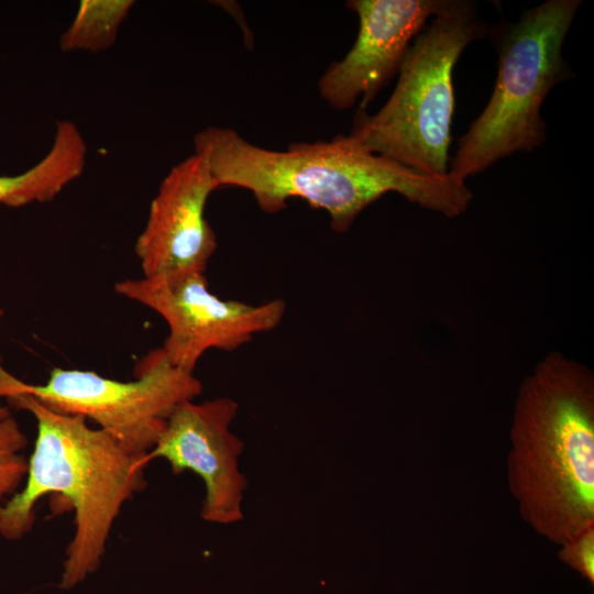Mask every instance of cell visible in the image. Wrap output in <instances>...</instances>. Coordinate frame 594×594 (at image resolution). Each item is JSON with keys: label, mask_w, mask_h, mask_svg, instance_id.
<instances>
[{"label": "cell", "mask_w": 594, "mask_h": 594, "mask_svg": "<svg viewBox=\"0 0 594 594\" xmlns=\"http://www.w3.org/2000/svg\"><path fill=\"white\" fill-rule=\"evenodd\" d=\"M581 3L547 0L517 22L490 28L498 54L496 82L487 105L459 139L450 173L465 180L506 156L543 144L541 106L554 86L572 76L562 51Z\"/></svg>", "instance_id": "4"}, {"label": "cell", "mask_w": 594, "mask_h": 594, "mask_svg": "<svg viewBox=\"0 0 594 594\" xmlns=\"http://www.w3.org/2000/svg\"><path fill=\"white\" fill-rule=\"evenodd\" d=\"M134 376L122 382L94 371L55 367L44 384H29L8 372L0 359V398L30 395L56 413L95 421L131 453L145 455L173 411L196 399L202 384L194 373L172 365L161 348L139 361Z\"/></svg>", "instance_id": "6"}, {"label": "cell", "mask_w": 594, "mask_h": 594, "mask_svg": "<svg viewBox=\"0 0 594 594\" xmlns=\"http://www.w3.org/2000/svg\"><path fill=\"white\" fill-rule=\"evenodd\" d=\"M194 147L208 163L218 188L249 190L267 213L285 209L289 199H302L324 210L331 228L340 233L387 193L449 218L464 212L472 200L459 176L406 167L370 152L350 135L275 151L250 143L233 129L208 127L194 136Z\"/></svg>", "instance_id": "1"}, {"label": "cell", "mask_w": 594, "mask_h": 594, "mask_svg": "<svg viewBox=\"0 0 594 594\" xmlns=\"http://www.w3.org/2000/svg\"><path fill=\"white\" fill-rule=\"evenodd\" d=\"M28 438L9 409L0 405V501L14 494L24 482L28 461L21 451Z\"/></svg>", "instance_id": "13"}, {"label": "cell", "mask_w": 594, "mask_h": 594, "mask_svg": "<svg viewBox=\"0 0 594 594\" xmlns=\"http://www.w3.org/2000/svg\"><path fill=\"white\" fill-rule=\"evenodd\" d=\"M133 4L132 0H81L74 20L61 36L62 51L108 50Z\"/></svg>", "instance_id": "12"}, {"label": "cell", "mask_w": 594, "mask_h": 594, "mask_svg": "<svg viewBox=\"0 0 594 594\" xmlns=\"http://www.w3.org/2000/svg\"><path fill=\"white\" fill-rule=\"evenodd\" d=\"M3 316V310L0 308V319L2 318Z\"/></svg>", "instance_id": "15"}, {"label": "cell", "mask_w": 594, "mask_h": 594, "mask_svg": "<svg viewBox=\"0 0 594 594\" xmlns=\"http://www.w3.org/2000/svg\"><path fill=\"white\" fill-rule=\"evenodd\" d=\"M114 290L166 321L168 334L161 349L172 365L189 373L207 351L237 350L275 329L286 311L279 298L258 305L221 299L201 272L124 278Z\"/></svg>", "instance_id": "7"}, {"label": "cell", "mask_w": 594, "mask_h": 594, "mask_svg": "<svg viewBox=\"0 0 594 594\" xmlns=\"http://www.w3.org/2000/svg\"><path fill=\"white\" fill-rule=\"evenodd\" d=\"M448 0H350L346 7L359 19L353 46L331 64L318 82L321 97L337 110L360 99L358 111L398 74L414 38Z\"/></svg>", "instance_id": "9"}, {"label": "cell", "mask_w": 594, "mask_h": 594, "mask_svg": "<svg viewBox=\"0 0 594 594\" xmlns=\"http://www.w3.org/2000/svg\"><path fill=\"white\" fill-rule=\"evenodd\" d=\"M509 491L522 519L563 546L594 528V376L552 352L522 381L509 432Z\"/></svg>", "instance_id": "2"}, {"label": "cell", "mask_w": 594, "mask_h": 594, "mask_svg": "<svg viewBox=\"0 0 594 594\" xmlns=\"http://www.w3.org/2000/svg\"><path fill=\"white\" fill-rule=\"evenodd\" d=\"M218 185L206 160L194 153L174 165L150 205L135 241L143 276L172 272L205 273L217 238L205 210Z\"/></svg>", "instance_id": "10"}, {"label": "cell", "mask_w": 594, "mask_h": 594, "mask_svg": "<svg viewBox=\"0 0 594 594\" xmlns=\"http://www.w3.org/2000/svg\"><path fill=\"white\" fill-rule=\"evenodd\" d=\"M7 400L30 413L37 430L24 485L0 507V536L23 538L34 526L38 499L64 497L75 514L59 584L68 590L100 565L121 508L146 486L148 463L80 416L56 413L26 394Z\"/></svg>", "instance_id": "3"}, {"label": "cell", "mask_w": 594, "mask_h": 594, "mask_svg": "<svg viewBox=\"0 0 594 594\" xmlns=\"http://www.w3.org/2000/svg\"><path fill=\"white\" fill-rule=\"evenodd\" d=\"M87 144L69 120L56 123L48 152L31 168L15 175H0V205L12 208L54 199L84 172Z\"/></svg>", "instance_id": "11"}, {"label": "cell", "mask_w": 594, "mask_h": 594, "mask_svg": "<svg viewBox=\"0 0 594 594\" xmlns=\"http://www.w3.org/2000/svg\"><path fill=\"white\" fill-rule=\"evenodd\" d=\"M559 559L564 564L594 583V528L586 529L561 546Z\"/></svg>", "instance_id": "14"}, {"label": "cell", "mask_w": 594, "mask_h": 594, "mask_svg": "<svg viewBox=\"0 0 594 594\" xmlns=\"http://www.w3.org/2000/svg\"><path fill=\"white\" fill-rule=\"evenodd\" d=\"M238 410V403L229 397L187 400L173 411L156 444L145 454L147 463L161 458L174 474L191 471L202 480L200 516L207 522L231 525L243 519L248 481L239 459L244 443L231 431Z\"/></svg>", "instance_id": "8"}, {"label": "cell", "mask_w": 594, "mask_h": 594, "mask_svg": "<svg viewBox=\"0 0 594 594\" xmlns=\"http://www.w3.org/2000/svg\"><path fill=\"white\" fill-rule=\"evenodd\" d=\"M488 31L474 2L448 0L409 45L388 100L374 114L358 111L349 135L370 152L400 165L447 175L453 69L462 52Z\"/></svg>", "instance_id": "5"}]
</instances>
